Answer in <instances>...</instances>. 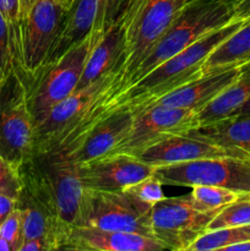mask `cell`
Wrapping results in <instances>:
<instances>
[{"instance_id": "1", "label": "cell", "mask_w": 250, "mask_h": 251, "mask_svg": "<svg viewBox=\"0 0 250 251\" xmlns=\"http://www.w3.org/2000/svg\"><path fill=\"white\" fill-rule=\"evenodd\" d=\"M244 21L235 19L220 28L208 32L195 43L186 47L125 88L115 97L114 104L136 113L145 109L162 96L202 76L201 69L207 56L225 39L234 33Z\"/></svg>"}, {"instance_id": "2", "label": "cell", "mask_w": 250, "mask_h": 251, "mask_svg": "<svg viewBox=\"0 0 250 251\" xmlns=\"http://www.w3.org/2000/svg\"><path fill=\"white\" fill-rule=\"evenodd\" d=\"M19 169L21 190L37 199L65 225L77 223L86 194L77 163L65 153H34Z\"/></svg>"}, {"instance_id": "3", "label": "cell", "mask_w": 250, "mask_h": 251, "mask_svg": "<svg viewBox=\"0 0 250 251\" xmlns=\"http://www.w3.org/2000/svg\"><path fill=\"white\" fill-rule=\"evenodd\" d=\"M188 2L189 0H124L118 16L123 34L122 56L115 70L119 93Z\"/></svg>"}, {"instance_id": "4", "label": "cell", "mask_w": 250, "mask_h": 251, "mask_svg": "<svg viewBox=\"0 0 250 251\" xmlns=\"http://www.w3.org/2000/svg\"><path fill=\"white\" fill-rule=\"evenodd\" d=\"M233 20H235L233 7L225 0H189L178 19L159 39L147 58L132 73L125 88L146 76L154 68L186 47L195 43L208 32L220 28Z\"/></svg>"}, {"instance_id": "5", "label": "cell", "mask_w": 250, "mask_h": 251, "mask_svg": "<svg viewBox=\"0 0 250 251\" xmlns=\"http://www.w3.org/2000/svg\"><path fill=\"white\" fill-rule=\"evenodd\" d=\"M105 31L92 32L55 61L43 66L31 81L26 82L36 129L56 104L76 91L88 55Z\"/></svg>"}, {"instance_id": "6", "label": "cell", "mask_w": 250, "mask_h": 251, "mask_svg": "<svg viewBox=\"0 0 250 251\" xmlns=\"http://www.w3.org/2000/svg\"><path fill=\"white\" fill-rule=\"evenodd\" d=\"M36 139L27 83L16 66L0 86V156L20 168L34 154Z\"/></svg>"}, {"instance_id": "7", "label": "cell", "mask_w": 250, "mask_h": 251, "mask_svg": "<svg viewBox=\"0 0 250 251\" xmlns=\"http://www.w3.org/2000/svg\"><path fill=\"white\" fill-rule=\"evenodd\" d=\"M64 12L65 9L56 0H33L20 17L16 64L26 82L46 64Z\"/></svg>"}, {"instance_id": "8", "label": "cell", "mask_w": 250, "mask_h": 251, "mask_svg": "<svg viewBox=\"0 0 250 251\" xmlns=\"http://www.w3.org/2000/svg\"><path fill=\"white\" fill-rule=\"evenodd\" d=\"M163 185H211L250 194L249 157L221 156L186 163L167 164L154 169Z\"/></svg>"}, {"instance_id": "9", "label": "cell", "mask_w": 250, "mask_h": 251, "mask_svg": "<svg viewBox=\"0 0 250 251\" xmlns=\"http://www.w3.org/2000/svg\"><path fill=\"white\" fill-rule=\"evenodd\" d=\"M218 212L198 210L189 195L164 198L150 212L152 237L161 242L167 250L188 251L191 244L206 232L208 223Z\"/></svg>"}, {"instance_id": "10", "label": "cell", "mask_w": 250, "mask_h": 251, "mask_svg": "<svg viewBox=\"0 0 250 251\" xmlns=\"http://www.w3.org/2000/svg\"><path fill=\"white\" fill-rule=\"evenodd\" d=\"M75 226L139 233L152 237L150 215L141 212L126 194L86 188L80 217Z\"/></svg>"}, {"instance_id": "11", "label": "cell", "mask_w": 250, "mask_h": 251, "mask_svg": "<svg viewBox=\"0 0 250 251\" xmlns=\"http://www.w3.org/2000/svg\"><path fill=\"white\" fill-rule=\"evenodd\" d=\"M123 2L124 0H73L64 12L58 34L43 66L55 61L92 32L105 31L118 19Z\"/></svg>"}, {"instance_id": "12", "label": "cell", "mask_w": 250, "mask_h": 251, "mask_svg": "<svg viewBox=\"0 0 250 251\" xmlns=\"http://www.w3.org/2000/svg\"><path fill=\"white\" fill-rule=\"evenodd\" d=\"M134 114L129 135L115 152L136 154L162 137L198 126V112L185 108L154 104Z\"/></svg>"}, {"instance_id": "13", "label": "cell", "mask_w": 250, "mask_h": 251, "mask_svg": "<svg viewBox=\"0 0 250 251\" xmlns=\"http://www.w3.org/2000/svg\"><path fill=\"white\" fill-rule=\"evenodd\" d=\"M156 167L127 152H113L100 158L78 164L83 185L96 190L120 191L152 176Z\"/></svg>"}, {"instance_id": "14", "label": "cell", "mask_w": 250, "mask_h": 251, "mask_svg": "<svg viewBox=\"0 0 250 251\" xmlns=\"http://www.w3.org/2000/svg\"><path fill=\"white\" fill-rule=\"evenodd\" d=\"M135 156L152 164L153 167L186 163V162L198 161V159L221 156L249 157L250 158L249 154L247 153L189 136L184 132L162 137L161 140L137 152Z\"/></svg>"}, {"instance_id": "15", "label": "cell", "mask_w": 250, "mask_h": 251, "mask_svg": "<svg viewBox=\"0 0 250 251\" xmlns=\"http://www.w3.org/2000/svg\"><path fill=\"white\" fill-rule=\"evenodd\" d=\"M134 115L131 110L114 104V110L90 130L68 156L82 164L115 152L129 135Z\"/></svg>"}, {"instance_id": "16", "label": "cell", "mask_w": 250, "mask_h": 251, "mask_svg": "<svg viewBox=\"0 0 250 251\" xmlns=\"http://www.w3.org/2000/svg\"><path fill=\"white\" fill-rule=\"evenodd\" d=\"M63 250L74 251H161L167 250L153 237L130 232L73 226Z\"/></svg>"}, {"instance_id": "17", "label": "cell", "mask_w": 250, "mask_h": 251, "mask_svg": "<svg viewBox=\"0 0 250 251\" xmlns=\"http://www.w3.org/2000/svg\"><path fill=\"white\" fill-rule=\"evenodd\" d=\"M240 74V66L229 69H221L205 74L196 80L171 91L153 100L150 105L159 104L167 107L185 108L199 112L211 100H215L229 85H232ZM146 107V108H147Z\"/></svg>"}, {"instance_id": "18", "label": "cell", "mask_w": 250, "mask_h": 251, "mask_svg": "<svg viewBox=\"0 0 250 251\" xmlns=\"http://www.w3.org/2000/svg\"><path fill=\"white\" fill-rule=\"evenodd\" d=\"M184 134L250 156V114H234L198 125Z\"/></svg>"}, {"instance_id": "19", "label": "cell", "mask_w": 250, "mask_h": 251, "mask_svg": "<svg viewBox=\"0 0 250 251\" xmlns=\"http://www.w3.org/2000/svg\"><path fill=\"white\" fill-rule=\"evenodd\" d=\"M123 34L119 19L115 20L95 44L86 61L77 88H83L115 71L122 56ZM76 88V90H77Z\"/></svg>"}, {"instance_id": "20", "label": "cell", "mask_w": 250, "mask_h": 251, "mask_svg": "<svg viewBox=\"0 0 250 251\" xmlns=\"http://www.w3.org/2000/svg\"><path fill=\"white\" fill-rule=\"evenodd\" d=\"M250 61V17L222 42L203 63L202 75L221 69L235 68Z\"/></svg>"}, {"instance_id": "21", "label": "cell", "mask_w": 250, "mask_h": 251, "mask_svg": "<svg viewBox=\"0 0 250 251\" xmlns=\"http://www.w3.org/2000/svg\"><path fill=\"white\" fill-rule=\"evenodd\" d=\"M245 240H250V225L206 230L191 244L188 251L225 250V248Z\"/></svg>"}, {"instance_id": "22", "label": "cell", "mask_w": 250, "mask_h": 251, "mask_svg": "<svg viewBox=\"0 0 250 251\" xmlns=\"http://www.w3.org/2000/svg\"><path fill=\"white\" fill-rule=\"evenodd\" d=\"M191 203L200 211H218L222 210L229 203L239 200L247 194L238 193L230 189L220 188L211 185H195L188 194Z\"/></svg>"}, {"instance_id": "23", "label": "cell", "mask_w": 250, "mask_h": 251, "mask_svg": "<svg viewBox=\"0 0 250 251\" xmlns=\"http://www.w3.org/2000/svg\"><path fill=\"white\" fill-rule=\"evenodd\" d=\"M162 185H163L162 181L153 173L152 176H146V178L126 186L122 191L129 196L130 200L137 206L141 212L150 215L151 208L158 201L166 198Z\"/></svg>"}, {"instance_id": "24", "label": "cell", "mask_w": 250, "mask_h": 251, "mask_svg": "<svg viewBox=\"0 0 250 251\" xmlns=\"http://www.w3.org/2000/svg\"><path fill=\"white\" fill-rule=\"evenodd\" d=\"M248 225H250V194L223 207L208 223L206 230Z\"/></svg>"}, {"instance_id": "25", "label": "cell", "mask_w": 250, "mask_h": 251, "mask_svg": "<svg viewBox=\"0 0 250 251\" xmlns=\"http://www.w3.org/2000/svg\"><path fill=\"white\" fill-rule=\"evenodd\" d=\"M16 66V44L14 36L4 15L0 11V86Z\"/></svg>"}, {"instance_id": "26", "label": "cell", "mask_w": 250, "mask_h": 251, "mask_svg": "<svg viewBox=\"0 0 250 251\" xmlns=\"http://www.w3.org/2000/svg\"><path fill=\"white\" fill-rule=\"evenodd\" d=\"M22 189L20 169L0 156V193L19 199Z\"/></svg>"}, {"instance_id": "27", "label": "cell", "mask_w": 250, "mask_h": 251, "mask_svg": "<svg viewBox=\"0 0 250 251\" xmlns=\"http://www.w3.org/2000/svg\"><path fill=\"white\" fill-rule=\"evenodd\" d=\"M22 223H24L22 210L16 207L0 226V235L11 244L14 251H19L22 244Z\"/></svg>"}, {"instance_id": "28", "label": "cell", "mask_w": 250, "mask_h": 251, "mask_svg": "<svg viewBox=\"0 0 250 251\" xmlns=\"http://www.w3.org/2000/svg\"><path fill=\"white\" fill-rule=\"evenodd\" d=\"M17 207V199L0 193V226L9 217L10 213Z\"/></svg>"}, {"instance_id": "29", "label": "cell", "mask_w": 250, "mask_h": 251, "mask_svg": "<svg viewBox=\"0 0 250 251\" xmlns=\"http://www.w3.org/2000/svg\"><path fill=\"white\" fill-rule=\"evenodd\" d=\"M232 7L235 19L247 20L250 17V0H238Z\"/></svg>"}, {"instance_id": "30", "label": "cell", "mask_w": 250, "mask_h": 251, "mask_svg": "<svg viewBox=\"0 0 250 251\" xmlns=\"http://www.w3.org/2000/svg\"><path fill=\"white\" fill-rule=\"evenodd\" d=\"M225 251H250V240L230 245V247L225 248Z\"/></svg>"}, {"instance_id": "31", "label": "cell", "mask_w": 250, "mask_h": 251, "mask_svg": "<svg viewBox=\"0 0 250 251\" xmlns=\"http://www.w3.org/2000/svg\"><path fill=\"white\" fill-rule=\"evenodd\" d=\"M32 2H33V0H20V17L27 11Z\"/></svg>"}, {"instance_id": "32", "label": "cell", "mask_w": 250, "mask_h": 251, "mask_svg": "<svg viewBox=\"0 0 250 251\" xmlns=\"http://www.w3.org/2000/svg\"><path fill=\"white\" fill-rule=\"evenodd\" d=\"M234 114H250V98L234 113Z\"/></svg>"}, {"instance_id": "33", "label": "cell", "mask_w": 250, "mask_h": 251, "mask_svg": "<svg viewBox=\"0 0 250 251\" xmlns=\"http://www.w3.org/2000/svg\"><path fill=\"white\" fill-rule=\"evenodd\" d=\"M0 251H14L11 244L5 238H2L1 235H0Z\"/></svg>"}, {"instance_id": "34", "label": "cell", "mask_w": 250, "mask_h": 251, "mask_svg": "<svg viewBox=\"0 0 250 251\" xmlns=\"http://www.w3.org/2000/svg\"><path fill=\"white\" fill-rule=\"evenodd\" d=\"M56 1H58L59 4H60L61 6L66 10L69 6H70V4L73 2V0H56Z\"/></svg>"}, {"instance_id": "35", "label": "cell", "mask_w": 250, "mask_h": 251, "mask_svg": "<svg viewBox=\"0 0 250 251\" xmlns=\"http://www.w3.org/2000/svg\"><path fill=\"white\" fill-rule=\"evenodd\" d=\"M225 1H227V2H228V4H229V5H230V6H233V5H234V4H235V2H237V1H238V0H225Z\"/></svg>"}]
</instances>
